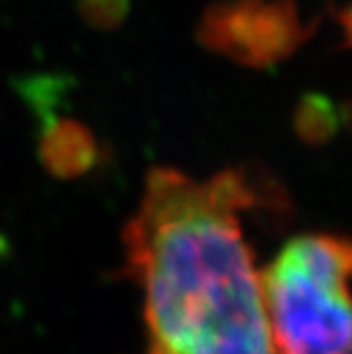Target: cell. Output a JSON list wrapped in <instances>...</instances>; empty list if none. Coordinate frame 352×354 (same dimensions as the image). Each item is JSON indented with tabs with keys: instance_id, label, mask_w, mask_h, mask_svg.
Instances as JSON below:
<instances>
[{
	"instance_id": "cell-1",
	"label": "cell",
	"mask_w": 352,
	"mask_h": 354,
	"mask_svg": "<svg viewBox=\"0 0 352 354\" xmlns=\"http://www.w3.org/2000/svg\"><path fill=\"white\" fill-rule=\"evenodd\" d=\"M259 203L243 167L208 178L149 171L124 229L126 268L145 295L147 354H272L243 227Z\"/></svg>"
},
{
	"instance_id": "cell-2",
	"label": "cell",
	"mask_w": 352,
	"mask_h": 354,
	"mask_svg": "<svg viewBox=\"0 0 352 354\" xmlns=\"http://www.w3.org/2000/svg\"><path fill=\"white\" fill-rule=\"evenodd\" d=\"M350 243L334 233L290 238L261 288L272 354H350Z\"/></svg>"
},
{
	"instance_id": "cell-3",
	"label": "cell",
	"mask_w": 352,
	"mask_h": 354,
	"mask_svg": "<svg viewBox=\"0 0 352 354\" xmlns=\"http://www.w3.org/2000/svg\"><path fill=\"white\" fill-rule=\"evenodd\" d=\"M313 26H304L295 0H220L204 12L197 37L206 48L247 66L288 57Z\"/></svg>"
},
{
	"instance_id": "cell-4",
	"label": "cell",
	"mask_w": 352,
	"mask_h": 354,
	"mask_svg": "<svg viewBox=\"0 0 352 354\" xmlns=\"http://www.w3.org/2000/svg\"><path fill=\"white\" fill-rule=\"evenodd\" d=\"M131 10V0H78L80 17L94 28H115Z\"/></svg>"
}]
</instances>
